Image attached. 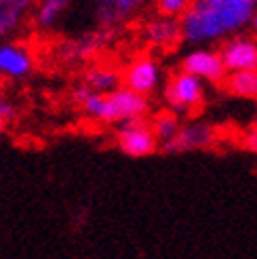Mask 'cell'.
<instances>
[{"label":"cell","instance_id":"cell-16","mask_svg":"<svg viewBox=\"0 0 257 259\" xmlns=\"http://www.w3.org/2000/svg\"><path fill=\"white\" fill-rule=\"evenodd\" d=\"M74 0H38V7L34 13V19L38 28H51L55 25L61 15L70 9Z\"/></svg>","mask_w":257,"mask_h":259},{"label":"cell","instance_id":"cell-20","mask_svg":"<svg viewBox=\"0 0 257 259\" xmlns=\"http://www.w3.org/2000/svg\"><path fill=\"white\" fill-rule=\"evenodd\" d=\"M13 116H15V106H13L11 101H7V99H0V118L11 120Z\"/></svg>","mask_w":257,"mask_h":259},{"label":"cell","instance_id":"cell-21","mask_svg":"<svg viewBox=\"0 0 257 259\" xmlns=\"http://www.w3.org/2000/svg\"><path fill=\"white\" fill-rule=\"evenodd\" d=\"M251 28H253V32L257 34V13L253 15V21H251Z\"/></svg>","mask_w":257,"mask_h":259},{"label":"cell","instance_id":"cell-13","mask_svg":"<svg viewBox=\"0 0 257 259\" xmlns=\"http://www.w3.org/2000/svg\"><path fill=\"white\" fill-rule=\"evenodd\" d=\"M110 34H112V30H106V32H99V34H89V36L82 38V40L63 45L61 47V57H66V59L91 57L110 40Z\"/></svg>","mask_w":257,"mask_h":259},{"label":"cell","instance_id":"cell-17","mask_svg":"<svg viewBox=\"0 0 257 259\" xmlns=\"http://www.w3.org/2000/svg\"><path fill=\"white\" fill-rule=\"evenodd\" d=\"M152 128H154V133H156L160 146H162L166 141L177 137V133L182 131V124H179V116L175 112H162L152 120Z\"/></svg>","mask_w":257,"mask_h":259},{"label":"cell","instance_id":"cell-2","mask_svg":"<svg viewBox=\"0 0 257 259\" xmlns=\"http://www.w3.org/2000/svg\"><path fill=\"white\" fill-rule=\"evenodd\" d=\"M158 144L160 141H158L156 133H154V128L144 118L126 120V122L118 124L116 146L126 156H131V158L152 156V154L158 150Z\"/></svg>","mask_w":257,"mask_h":259},{"label":"cell","instance_id":"cell-19","mask_svg":"<svg viewBox=\"0 0 257 259\" xmlns=\"http://www.w3.org/2000/svg\"><path fill=\"white\" fill-rule=\"evenodd\" d=\"M242 141H245V148L247 150H251L253 154H257V118L253 120V126L245 133V139H242Z\"/></svg>","mask_w":257,"mask_h":259},{"label":"cell","instance_id":"cell-1","mask_svg":"<svg viewBox=\"0 0 257 259\" xmlns=\"http://www.w3.org/2000/svg\"><path fill=\"white\" fill-rule=\"evenodd\" d=\"M255 13L257 0H190L179 23L186 42L204 45L251 25Z\"/></svg>","mask_w":257,"mask_h":259},{"label":"cell","instance_id":"cell-5","mask_svg":"<svg viewBox=\"0 0 257 259\" xmlns=\"http://www.w3.org/2000/svg\"><path fill=\"white\" fill-rule=\"evenodd\" d=\"M182 70L198 76L200 80H209V82H222L228 76L222 53L209 51V49H196L192 53H188L182 61Z\"/></svg>","mask_w":257,"mask_h":259},{"label":"cell","instance_id":"cell-15","mask_svg":"<svg viewBox=\"0 0 257 259\" xmlns=\"http://www.w3.org/2000/svg\"><path fill=\"white\" fill-rule=\"evenodd\" d=\"M224 87L230 95L257 99V70H242L230 72L224 80Z\"/></svg>","mask_w":257,"mask_h":259},{"label":"cell","instance_id":"cell-8","mask_svg":"<svg viewBox=\"0 0 257 259\" xmlns=\"http://www.w3.org/2000/svg\"><path fill=\"white\" fill-rule=\"evenodd\" d=\"M222 59L228 72L257 70V42L245 36H236L222 47Z\"/></svg>","mask_w":257,"mask_h":259},{"label":"cell","instance_id":"cell-11","mask_svg":"<svg viewBox=\"0 0 257 259\" xmlns=\"http://www.w3.org/2000/svg\"><path fill=\"white\" fill-rule=\"evenodd\" d=\"M36 3L38 0H0V40L19 28Z\"/></svg>","mask_w":257,"mask_h":259},{"label":"cell","instance_id":"cell-14","mask_svg":"<svg viewBox=\"0 0 257 259\" xmlns=\"http://www.w3.org/2000/svg\"><path fill=\"white\" fill-rule=\"evenodd\" d=\"M120 82H122V76L118 74V70L106 68V66H97L93 70H89L84 76V84L101 95L114 93L116 89H120Z\"/></svg>","mask_w":257,"mask_h":259},{"label":"cell","instance_id":"cell-22","mask_svg":"<svg viewBox=\"0 0 257 259\" xmlns=\"http://www.w3.org/2000/svg\"><path fill=\"white\" fill-rule=\"evenodd\" d=\"M5 122H7L5 118H0V133H3V131H5Z\"/></svg>","mask_w":257,"mask_h":259},{"label":"cell","instance_id":"cell-7","mask_svg":"<svg viewBox=\"0 0 257 259\" xmlns=\"http://www.w3.org/2000/svg\"><path fill=\"white\" fill-rule=\"evenodd\" d=\"M124 87L133 89L139 95H150L158 89L160 82V68L152 57H137L126 66L122 74Z\"/></svg>","mask_w":257,"mask_h":259},{"label":"cell","instance_id":"cell-4","mask_svg":"<svg viewBox=\"0 0 257 259\" xmlns=\"http://www.w3.org/2000/svg\"><path fill=\"white\" fill-rule=\"evenodd\" d=\"M202 95H204L202 80L198 76L188 74V72L175 74L164 91L166 101H169V106L177 114H186L190 110L198 108L202 103Z\"/></svg>","mask_w":257,"mask_h":259},{"label":"cell","instance_id":"cell-12","mask_svg":"<svg viewBox=\"0 0 257 259\" xmlns=\"http://www.w3.org/2000/svg\"><path fill=\"white\" fill-rule=\"evenodd\" d=\"M146 40L156 45V47H173L179 38H184L182 34V23H179L175 17H160L154 19L146 25L144 30Z\"/></svg>","mask_w":257,"mask_h":259},{"label":"cell","instance_id":"cell-9","mask_svg":"<svg viewBox=\"0 0 257 259\" xmlns=\"http://www.w3.org/2000/svg\"><path fill=\"white\" fill-rule=\"evenodd\" d=\"M215 141V131L204 124V122H190L186 126H182V131L177 133L175 139L162 144V150L166 154H182V152H190V150H202L211 146Z\"/></svg>","mask_w":257,"mask_h":259},{"label":"cell","instance_id":"cell-10","mask_svg":"<svg viewBox=\"0 0 257 259\" xmlns=\"http://www.w3.org/2000/svg\"><path fill=\"white\" fill-rule=\"evenodd\" d=\"M34 68L32 53L23 45L5 42L0 45V76L11 80L25 78Z\"/></svg>","mask_w":257,"mask_h":259},{"label":"cell","instance_id":"cell-18","mask_svg":"<svg viewBox=\"0 0 257 259\" xmlns=\"http://www.w3.org/2000/svg\"><path fill=\"white\" fill-rule=\"evenodd\" d=\"M188 5L190 0H156V7L160 11V15L164 17H182Z\"/></svg>","mask_w":257,"mask_h":259},{"label":"cell","instance_id":"cell-3","mask_svg":"<svg viewBox=\"0 0 257 259\" xmlns=\"http://www.w3.org/2000/svg\"><path fill=\"white\" fill-rule=\"evenodd\" d=\"M148 112V99L146 95L135 93L133 89L120 87L114 93L106 95L104 114H101V122L108 124H122L126 120L144 118Z\"/></svg>","mask_w":257,"mask_h":259},{"label":"cell","instance_id":"cell-6","mask_svg":"<svg viewBox=\"0 0 257 259\" xmlns=\"http://www.w3.org/2000/svg\"><path fill=\"white\" fill-rule=\"evenodd\" d=\"M144 5L146 0H93V15L101 28L114 30L133 19Z\"/></svg>","mask_w":257,"mask_h":259}]
</instances>
